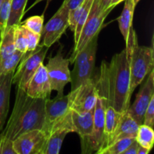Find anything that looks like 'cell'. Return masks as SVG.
Listing matches in <instances>:
<instances>
[{"label":"cell","mask_w":154,"mask_h":154,"mask_svg":"<svg viewBox=\"0 0 154 154\" xmlns=\"http://www.w3.org/2000/svg\"><path fill=\"white\" fill-rule=\"evenodd\" d=\"M129 82V51L125 48L113 56L110 63L102 61L99 80L96 81L98 96L105 99L107 106L120 113L126 112L132 97Z\"/></svg>","instance_id":"cell-1"},{"label":"cell","mask_w":154,"mask_h":154,"mask_svg":"<svg viewBox=\"0 0 154 154\" xmlns=\"http://www.w3.org/2000/svg\"><path fill=\"white\" fill-rule=\"evenodd\" d=\"M45 99L29 96L17 87L14 105L6 126L0 132L3 138L14 141L22 134L33 129H41L45 120Z\"/></svg>","instance_id":"cell-2"},{"label":"cell","mask_w":154,"mask_h":154,"mask_svg":"<svg viewBox=\"0 0 154 154\" xmlns=\"http://www.w3.org/2000/svg\"><path fill=\"white\" fill-rule=\"evenodd\" d=\"M126 48L129 51V91L132 95L135 88L141 84L153 69V47L139 46L138 42L131 48Z\"/></svg>","instance_id":"cell-3"},{"label":"cell","mask_w":154,"mask_h":154,"mask_svg":"<svg viewBox=\"0 0 154 154\" xmlns=\"http://www.w3.org/2000/svg\"><path fill=\"white\" fill-rule=\"evenodd\" d=\"M113 9L114 8H109L107 10L103 11L101 8L100 0L93 1L89 16L81 29L78 42L76 45H74L73 52L70 56V58H69L70 64H73L77 54L91 41V39L96 34L100 32L105 18Z\"/></svg>","instance_id":"cell-4"},{"label":"cell","mask_w":154,"mask_h":154,"mask_svg":"<svg viewBox=\"0 0 154 154\" xmlns=\"http://www.w3.org/2000/svg\"><path fill=\"white\" fill-rule=\"evenodd\" d=\"M48 49L47 47L38 45L35 51L24 53L12 77V84H17V87L26 91L32 77L43 64Z\"/></svg>","instance_id":"cell-5"},{"label":"cell","mask_w":154,"mask_h":154,"mask_svg":"<svg viewBox=\"0 0 154 154\" xmlns=\"http://www.w3.org/2000/svg\"><path fill=\"white\" fill-rule=\"evenodd\" d=\"M69 59L64 58L63 46H60L54 57H51L46 65L47 73L52 90L57 92L58 95L64 93V88L70 83L71 71L69 69Z\"/></svg>","instance_id":"cell-6"},{"label":"cell","mask_w":154,"mask_h":154,"mask_svg":"<svg viewBox=\"0 0 154 154\" xmlns=\"http://www.w3.org/2000/svg\"><path fill=\"white\" fill-rule=\"evenodd\" d=\"M107 104L101 96H97L93 111V126L92 133L84 142L81 143V152L84 154L97 153L104 141L105 113Z\"/></svg>","instance_id":"cell-7"},{"label":"cell","mask_w":154,"mask_h":154,"mask_svg":"<svg viewBox=\"0 0 154 154\" xmlns=\"http://www.w3.org/2000/svg\"><path fill=\"white\" fill-rule=\"evenodd\" d=\"M69 9L63 3L55 14L43 26L39 45L50 48L60 40L69 28Z\"/></svg>","instance_id":"cell-8"},{"label":"cell","mask_w":154,"mask_h":154,"mask_svg":"<svg viewBox=\"0 0 154 154\" xmlns=\"http://www.w3.org/2000/svg\"><path fill=\"white\" fill-rule=\"evenodd\" d=\"M69 99V108L78 113L93 111L97 100V90L96 81L93 78L71 90L68 94Z\"/></svg>","instance_id":"cell-9"},{"label":"cell","mask_w":154,"mask_h":154,"mask_svg":"<svg viewBox=\"0 0 154 154\" xmlns=\"http://www.w3.org/2000/svg\"><path fill=\"white\" fill-rule=\"evenodd\" d=\"M70 111L69 96L57 95L53 99L45 100V120L42 131L48 138L54 126L61 121Z\"/></svg>","instance_id":"cell-10"},{"label":"cell","mask_w":154,"mask_h":154,"mask_svg":"<svg viewBox=\"0 0 154 154\" xmlns=\"http://www.w3.org/2000/svg\"><path fill=\"white\" fill-rule=\"evenodd\" d=\"M146 81H143L133 103L129 105L127 112L139 125L142 124L144 114L154 96V71L148 74Z\"/></svg>","instance_id":"cell-11"},{"label":"cell","mask_w":154,"mask_h":154,"mask_svg":"<svg viewBox=\"0 0 154 154\" xmlns=\"http://www.w3.org/2000/svg\"><path fill=\"white\" fill-rule=\"evenodd\" d=\"M47 137L41 129L22 134L13 141L17 154H42Z\"/></svg>","instance_id":"cell-12"},{"label":"cell","mask_w":154,"mask_h":154,"mask_svg":"<svg viewBox=\"0 0 154 154\" xmlns=\"http://www.w3.org/2000/svg\"><path fill=\"white\" fill-rule=\"evenodd\" d=\"M25 92L29 96L35 99H42L45 100L50 99L52 90L46 68L44 64L41 65L32 77Z\"/></svg>","instance_id":"cell-13"},{"label":"cell","mask_w":154,"mask_h":154,"mask_svg":"<svg viewBox=\"0 0 154 154\" xmlns=\"http://www.w3.org/2000/svg\"><path fill=\"white\" fill-rule=\"evenodd\" d=\"M124 1V7L118 18V23L120 32L126 42V47H129L138 42L136 34L132 28V20L136 5L133 0Z\"/></svg>","instance_id":"cell-14"},{"label":"cell","mask_w":154,"mask_h":154,"mask_svg":"<svg viewBox=\"0 0 154 154\" xmlns=\"http://www.w3.org/2000/svg\"><path fill=\"white\" fill-rule=\"evenodd\" d=\"M138 126H139V124L128 114L127 111L123 113L120 123H119L116 130L114 131L108 141L105 143L103 147L96 153L101 154L105 148H107L108 146H110L117 140L124 138H129V137L135 138L137 132H138Z\"/></svg>","instance_id":"cell-15"},{"label":"cell","mask_w":154,"mask_h":154,"mask_svg":"<svg viewBox=\"0 0 154 154\" xmlns=\"http://www.w3.org/2000/svg\"><path fill=\"white\" fill-rule=\"evenodd\" d=\"M93 111L94 109L87 112L78 113L71 110L74 132L79 135L81 138V144L84 142L92 133L93 126Z\"/></svg>","instance_id":"cell-16"},{"label":"cell","mask_w":154,"mask_h":154,"mask_svg":"<svg viewBox=\"0 0 154 154\" xmlns=\"http://www.w3.org/2000/svg\"><path fill=\"white\" fill-rule=\"evenodd\" d=\"M96 56H92L81 64L74 65V68L70 74L71 90H75L92 78L96 63Z\"/></svg>","instance_id":"cell-17"},{"label":"cell","mask_w":154,"mask_h":154,"mask_svg":"<svg viewBox=\"0 0 154 154\" xmlns=\"http://www.w3.org/2000/svg\"><path fill=\"white\" fill-rule=\"evenodd\" d=\"M14 72L0 76V132L4 128L9 110L12 77Z\"/></svg>","instance_id":"cell-18"},{"label":"cell","mask_w":154,"mask_h":154,"mask_svg":"<svg viewBox=\"0 0 154 154\" xmlns=\"http://www.w3.org/2000/svg\"><path fill=\"white\" fill-rule=\"evenodd\" d=\"M122 114H123V113L118 112L112 107H106L105 113V129H104L105 138H104L103 144H102L100 150L103 147L105 143L108 141V139L111 138L114 131L116 130L119 123H120V119H121Z\"/></svg>","instance_id":"cell-19"},{"label":"cell","mask_w":154,"mask_h":154,"mask_svg":"<svg viewBox=\"0 0 154 154\" xmlns=\"http://www.w3.org/2000/svg\"><path fill=\"white\" fill-rule=\"evenodd\" d=\"M28 0H11L8 19L5 30L11 26L20 24L25 13V8Z\"/></svg>","instance_id":"cell-20"},{"label":"cell","mask_w":154,"mask_h":154,"mask_svg":"<svg viewBox=\"0 0 154 154\" xmlns=\"http://www.w3.org/2000/svg\"><path fill=\"white\" fill-rule=\"evenodd\" d=\"M14 26H11L6 29L0 42V62L10 57L16 51L14 43Z\"/></svg>","instance_id":"cell-21"},{"label":"cell","mask_w":154,"mask_h":154,"mask_svg":"<svg viewBox=\"0 0 154 154\" xmlns=\"http://www.w3.org/2000/svg\"><path fill=\"white\" fill-rule=\"evenodd\" d=\"M135 141L140 146L151 150L154 143L153 128L144 124L139 125L135 136Z\"/></svg>","instance_id":"cell-22"},{"label":"cell","mask_w":154,"mask_h":154,"mask_svg":"<svg viewBox=\"0 0 154 154\" xmlns=\"http://www.w3.org/2000/svg\"><path fill=\"white\" fill-rule=\"evenodd\" d=\"M20 51H15L12 55L0 62V76L14 72L23 56Z\"/></svg>","instance_id":"cell-23"},{"label":"cell","mask_w":154,"mask_h":154,"mask_svg":"<svg viewBox=\"0 0 154 154\" xmlns=\"http://www.w3.org/2000/svg\"><path fill=\"white\" fill-rule=\"evenodd\" d=\"M134 141H135V138L130 137L119 139L105 148L101 154H123Z\"/></svg>","instance_id":"cell-24"},{"label":"cell","mask_w":154,"mask_h":154,"mask_svg":"<svg viewBox=\"0 0 154 154\" xmlns=\"http://www.w3.org/2000/svg\"><path fill=\"white\" fill-rule=\"evenodd\" d=\"M14 43L15 49L24 54L27 51V44L23 27L21 24L14 26Z\"/></svg>","instance_id":"cell-25"},{"label":"cell","mask_w":154,"mask_h":154,"mask_svg":"<svg viewBox=\"0 0 154 154\" xmlns=\"http://www.w3.org/2000/svg\"><path fill=\"white\" fill-rule=\"evenodd\" d=\"M44 20H45L44 14L35 15V16L30 17L23 23L21 22L20 24L28 29L32 31L33 32L41 35L44 26Z\"/></svg>","instance_id":"cell-26"},{"label":"cell","mask_w":154,"mask_h":154,"mask_svg":"<svg viewBox=\"0 0 154 154\" xmlns=\"http://www.w3.org/2000/svg\"><path fill=\"white\" fill-rule=\"evenodd\" d=\"M11 0H2L0 5V42L4 35L8 19Z\"/></svg>","instance_id":"cell-27"},{"label":"cell","mask_w":154,"mask_h":154,"mask_svg":"<svg viewBox=\"0 0 154 154\" xmlns=\"http://www.w3.org/2000/svg\"><path fill=\"white\" fill-rule=\"evenodd\" d=\"M23 27L26 39L27 51H35L39 45V42H40L41 39V35L37 34L35 32H33L32 31L26 28L23 26Z\"/></svg>","instance_id":"cell-28"},{"label":"cell","mask_w":154,"mask_h":154,"mask_svg":"<svg viewBox=\"0 0 154 154\" xmlns=\"http://www.w3.org/2000/svg\"><path fill=\"white\" fill-rule=\"evenodd\" d=\"M142 124L153 128L154 126V96L152 97L145 113L144 114Z\"/></svg>","instance_id":"cell-29"},{"label":"cell","mask_w":154,"mask_h":154,"mask_svg":"<svg viewBox=\"0 0 154 154\" xmlns=\"http://www.w3.org/2000/svg\"><path fill=\"white\" fill-rule=\"evenodd\" d=\"M0 154H17L14 148L13 141L0 136Z\"/></svg>","instance_id":"cell-30"},{"label":"cell","mask_w":154,"mask_h":154,"mask_svg":"<svg viewBox=\"0 0 154 154\" xmlns=\"http://www.w3.org/2000/svg\"><path fill=\"white\" fill-rule=\"evenodd\" d=\"M84 0H64L63 4L68 8L69 11L75 10L78 6H79Z\"/></svg>","instance_id":"cell-31"},{"label":"cell","mask_w":154,"mask_h":154,"mask_svg":"<svg viewBox=\"0 0 154 154\" xmlns=\"http://www.w3.org/2000/svg\"><path fill=\"white\" fill-rule=\"evenodd\" d=\"M139 147V144H138L136 141H134L128 147V148L123 152V154H137L138 148Z\"/></svg>","instance_id":"cell-32"},{"label":"cell","mask_w":154,"mask_h":154,"mask_svg":"<svg viewBox=\"0 0 154 154\" xmlns=\"http://www.w3.org/2000/svg\"><path fill=\"white\" fill-rule=\"evenodd\" d=\"M111 0H100V5L101 8L103 11L107 10L108 8H109L110 3H111Z\"/></svg>","instance_id":"cell-33"},{"label":"cell","mask_w":154,"mask_h":154,"mask_svg":"<svg viewBox=\"0 0 154 154\" xmlns=\"http://www.w3.org/2000/svg\"><path fill=\"white\" fill-rule=\"evenodd\" d=\"M150 150H149L148 149L145 148V147H143L139 145L138 148V151H137V154H148L150 153Z\"/></svg>","instance_id":"cell-34"},{"label":"cell","mask_w":154,"mask_h":154,"mask_svg":"<svg viewBox=\"0 0 154 154\" xmlns=\"http://www.w3.org/2000/svg\"><path fill=\"white\" fill-rule=\"evenodd\" d=\"M124 0H111V3H110L109 8H114L115 6H117V5L120 4V2H122Z\"/></svg>","instance_id":"cell-35"},{"label":"cell","mask_w":154,"mask_h":154,"mask_svg":"<svg viewBox=\"0 0 154 154\" xmlns=\"http://www.w3.org/2000/svg\"><path fill=\"white\" fill-rule=\"evenodd\" d=\"M42 1H47V2H48V3H49L51 1V0H35V1L34 2V3H33V4L31 5V7H30V8H32L33 6L35 5H37L38 3L41 2H42Z\"/></svg>","instance_id":"cell-36"},{"label":"cell","mask_w":154,"mask_h":154,"mask_svg":"<svg viewBox=\"0 0 154 154\" xmlns=\"http://www.w3.org/2000/svg\"><path fill=\"white\" fill-rule=\"evenodd\" d=\"M140 1H141V0H133V2H134V3H135V5H137V4H138Z\"/></svg>","instance_id":"cell-37"},{"label":"cell","mask_w":154,"mask_h":154,"mask_svg":"<svg viewBox=\"0 0 154 154\" xmlns=\"http://www.w3.org/2000/svg\"><path fill=\"white\" fill-rule=\"evenodd\" d=\"M2 0H0V5H1V3H2Z\"/></svg>","instance_id":"cell-38"}]
</instances>
